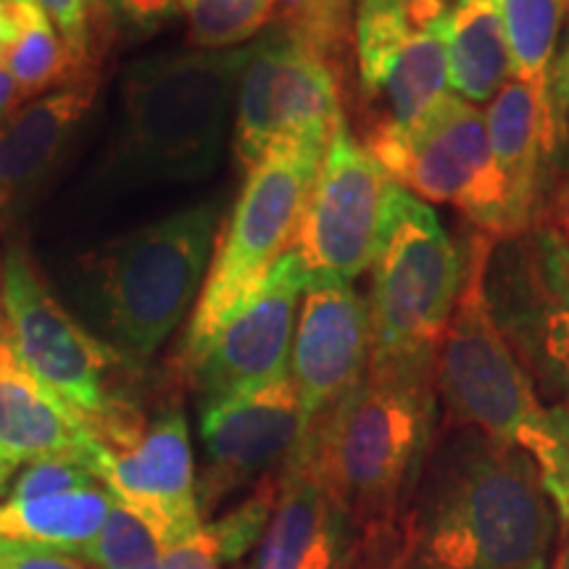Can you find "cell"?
I'll use <instances>...</instances> for the list:
<instances>
[{"label":"cell","mask_w":569,"mask_h":569,"mask_svg":"<svg viewBox=\"0 0 569 569\" xmlns=\"http://www.w3.org/2000/svg\"><path fill=\"white\" fill-rule=\"evenodd\" d=\"M561 515L528 453L472 427L432 440L388 569H549Z\"/></svg>","instance_id":"obj_1"},{"label":"cell","mask_w":569,"mask_h":569,"mask_svg":"<svg viewBox=\"0 0 569 569\" xmlns=\"http://www.w3.org/2000/svg\"><path fill=\"white\" fill-rule=\"evenodd\" d=\"M436 353L369 356L351 393L303 432L356 538L353 569H388L436 440Z\"/></svg>","instance_id":"obj_2"},{"label":"cell","mask_w":569,"mask_h":569,"mask_svg":"<svg viewBox=\"0 0 569 569\" xmlns=\"http://www.w3.org/2000/svg\"><path fill=\"white\" fill-rule=\"evenodd\" d=\"M493 246V238L475 232L465 248V280L436 353L438 401L446 427H472L528 453L567 525L569 411L540 401L536 382L490 315L486 272Z\"/></svg>","instance_id":"obj_3"},{"label":"cell","mask_w":569,"mask_h":569,"mask_svg":"<svg viewBox=\"0 0 569 569\" xmlns=\"http://www.w3.org/2000/svg\"><path fill=\"white\" fill-rule=\"evenodd\" d=\"M251 46L174 51L127 67L119 124L103 177L109 182H196L217 169Z\"/></svg>","instance_id":"obj_4"},{"label":"cell","mask_w":569,"mask_h":569,"mask_svg":"<svg viewBox=\"0 0 569 569\" xmlns=\"http://www.w3.org/2000/svg\"><path fill=\"white\" fill-rule=\"evenodd\" d=\"M219 217V201H203L119 234L84 259L80 293L111 348L148 359L182 325L209 269Z\"/></svg>","instance_id":"obj_5"},{"label":"cell","mask_w":569,"mask_h":569,"mask_svg":"<svg viewBox=\"0 0 569 569\" xmlns=\"http://www.w3.org/2000/svg\"><path fill=\"white\" fill-rule=\"evenodd\" d=\"M325 151L327 148L315 146H280L248 169L230 219L217 232L180 359L198 351L293 248Z\"/></svg>","instance_id":"obj_6"},{"label":"cell","mask_w":569,"mask_h":569,"mask_svg":"<svg viewBox=\"0 0 569 569\" xmlns=\"http://www.w3.org/2000/svg\"><path fill=\"white\" fill-rule=\"evenodd\" d=\"M467 251L448 238L436 211L393 188L386 232L372 264V353L438 351L465 280Z\"/></svg>","instance_id":"obj_7"},{"label":"cell","mask_w":569,"mask_h":569,"mask_svg":"<svg viewBox=\"0 0 569 569\" xmlns=\"http://www.w3.org/2000/svg\"><path fill=\"white\" fill-rule=\"evenodd\" d=\"M338 56L280 21L253 40L234 96L232 132L234 159L246 172L272 148H327L343 113Z\"/></svg>","instance_id":"obj_8"},{"label":"cell","mask_w":569,"mask_h":569,"mask_svg":"<svg viewBox=\"0 0 569 569\" xmlns=\"http://www.w3.org/2000/svg\"><path fill=\"white\" fill-rule=\"evenodd\" d=\"M361 146L398 188L419 201L451 203L478 232L507 240V203L490 151L488 119L478 106L446 96L411 130L369 127Z\"/></svg>","instance_id":"obj_9"},{"label":"cell","mask_w":569,"mask_h":569,"mask_svg":"<svg viewBox=\"0 0 569 569\" xmlns=\"http://www.w3.org/2000/svg\"><path fill=\"white\" fill-rule=\"evenodd\" d=\"M486 296L536 388L569 411V246L538 217L525 234L493 246Z\"/></svg>","instance_id":"obj_10"},{"label":"cell","mask_w":569,"mask_h":569,"mask_svg":"<svg viewBox=\"0 0 569 569\" xmlns=\"http://www.w3.org/2000/svg\"><path fill=\"white\" fill-rule=\"evenodd\" d=\"M453 0H356V63L369 127L411 130L448 96Z\"/></svg>","instance_id":"obj_11"},{"label":"cell","mask_w":569,"mask_h":569,"mask_svg":"<svg viewBox=\"0 0 569 569\" xmlns=\"http://www.w3.org/2000/svg\"><path fill=\"white\" fill-rule=\"evenodd\" d=\"M393 188L340 113L290 248L306 274L343 282L365 274L380 251Z\"/></svg>","instance_id":"obj_12"},{"label":"cell","mask_w":569,"mask_h":569,"mask_svg":"<svg viewBox=\"0 0 569 569\" xmlns=\"http://www.w3.org/2000/svg\"><path fill=\"white\" fill-rule=\"evenodd\" d=\"M0 309L21 359L63 401L92 422L117 396L109 393L111 369L122 353L77 322L40 282L30 256L9 248L0 261Z\"/></svg>","instance_id":"obj_13"},{"label":"cell","mask_w":569,"mask_h":569,"mask_svg":"<svg viewBox=\"0 0 569 569\" xmlns=\"http://www.w3.org/2000/svg\"><path fill=\"white\" fill-rule=\"evenodd\" d=\"M306 282L309 274L303 264L293 251H288L209 340L180 359L201 407L288 375Z\"/></svg>","instance_id":"obj_14"},{"label":"cell","mask_w":569,"mask_h":569,"mask_svg":"<svg viewBox=\"0 0 569 569\" xmlns=\"http://www.w3.org/2000/svg\"><path fill=\"white\" fill-rule=\"evenodd\" d=\"M303 432L301 403L290 375L201 407V515L209 517L248 482L272 478V469H282Z\"/></svg>","instance_id":"obj_15"},{"label":"cell","mask_w":569,"mask_h":569,"mask_svg":"<svg viewBox=\"0 0 569 569\" xmlns=\"http://www.w3.org/2000/svg\"><path fill=\"white\" fill-rule=\"evenodd\" d=\"M372 353L369 301L351 282L309 277L298 306L288 375L309 430L359 386Z\"/></svg>","instance_id":"obj_16"},{"label":"cell","mask_w":569,"mask_h":569,"mask_svg":"<svg viewBox=\"0 0 569 569\" xmlns=\"http://www.w3.org/2000/svg\"><path fill=\"white\" fill-rule=\"evenodd\" d=\"M92 472L119 503L151 519L172 546L203 528L193 448L180 409H163L132 446L111 451L98 443Z\"/></svg>","instance_id":"obj_17"},{"label":"cell","mask_w":569,"mask_h":569,"mask_svg":"<svg viewBox=\"0 0 569 569\" xmlns=\"http://www.w3.org/2000/svg\"><path fill=\"white\" fill-rule=\"evenodd\" d=\"M351 525L319 478L301 436L277 478L272 515L243 569H353Z\"/></svg>","instance_id":"obj_18"},{"label":"cell","mask_w":569,"mask_h":569,"mask_svg":"<svg viewBox=\"0 0 569 569\" xmlns=\"http://www.w3.org/2000/svg\"><path fill=\"white\" fill-rule=\"evenodd\" d=\"M98 440L88 419L27 367L0 309V459L24 467L46 457H74L92 469Z\"/></svg>","instance_id":"obj_19"},{"label":"cell","mask_w":569,"mask_h":569,"mask_svg":"<svg viewBox=\"0 0 569 569\" xmlns=\"http://www.w3.org/2000/svg\"><path fill=\"white\" fill-rule=\"evenodd\" d=\"M101 74L21 103L0 122V213L19 209L48 182L96 106Z\"/></svg>","instance_id":"obj_20"},{"label":"cell","mask_w":569,"mask_h":569,"mask_svg":"<svg viewBox=\"0 0 569 569\" xmlns=\"http://www.w3.org/2000/svg\"><path fill=\"white\" fill-rule=\"evenodd\" d=\"M486 119L490 151L507 203V240H511L528 232L538 219L543 156L551 153L549 140L536 98L517 80H509L496 92Z\"/></svg>","instance_id":"obj_21"},{"label":"cell","mask_w":569,"mask_h":569,"mask_svg":"<svg viewBox=\"0 0 569 569\" xmlns=\"http://www.w3.org/2000/svg\"><path fill=\"white\" fill-rule=\"evenodd\" d=\"M113 496L106 488L74 493L0 501V540L30 553H67L80 557L101 532Z\"/></svg>","instance_id":"obj_22"},{"label":"cell","mask_w":569,"mask_h":569,"mask_svg":"<svg viewBox=\"0 0 569 569\" xmlns=\"http://www.w3.org/2000/svg\"><path fill=\"white\" fill-rule=\"evenodd\" d=\"M511 53L501 0H453L448 13V82L469 103L493 101L509 82Z\"/></svg>","instance_id":"obj_23"},{"label":"cell","mask_w":569,"mask_h":569,"mask_svg":"<svg viewBox=\"0 0 569 569\" xmlns=\"http://www.w3.org/2000/svg\"><path fill=\"white\" fill-rule=\"evenodd\" d=\"M501 13L507 24L511 77L536 98L549 151L553 153L561 140V122L551 98V69L569 0H501Z\"/></svg>","instance_id":"obj_24"},{"label":"cell","mask_w":569,"mask_h":569,"mask_svg":"<svg viewBox=\"0 0 569 569\" xmlns=\"http://www.w3.org/2000/svg\"><path fill=\"white\" fill-rule=\"evenodd\" d=\"M9 3L11 32L0 42V61L17 82L24 103L98 74L96 69H84L74 59L67 42L56 32L53 21L34 0H9Z\"/></svg>","instance_id":"obj_25"},{"label":"cell","mask_w":569,"mask_h":569,"mask_svg":"<svg viewBox=\"0 0 569 569\" xmlns=\"http://www.w3.org/2000/svg\"><path fill=\"white\" fill-rule=\"evenodd\" d=\"M277 480L267 478L251 498L206 522L196 536L169 546L151 569H224L253 551L272 515Z\"/></svg>","instance_id":"obj_26"},{"label":"cell","mask_w":569,"mask_h":569,"mask_svg":"<svg viewBox=\"0 0 569 569\" xmlns=\"http://www.w3.org/2000/svg\"><path fill=\"white\" fill-rule=\"evenodd\" d=\"M280 0H184L188 42L196 51H232L277 21Z\"/></svg>","instance_id":"obj_27"},{"label":"cell","mask_w":569,"mask_h":569,"mask_svg":"<svg viewBox=\"0 0 569 569\" xmlns=\"http://www.w3.org/2000/svg\"><path fill=\"white\" fill-rule=\"evenodd\" d=\"M169 546L151 519L113 498L101 532L77 559L92 569H151Z\"/></svg>","instance_id":"obj_28"},{"label":"cell","mask_w":569,"mask_h":569,"mask_svg":"<svg viewBox=\"0 0 569 569\" xmlns=\"http://www.w3.org/2000/svg\"><path fill=\"white\" fill-rule=\"evenodd\" d=\"M96 472L74 457H46L34 459L19 469L6 498L11 501H30V498H48L74 490L98 488Z\"/></svg>","instance_id":"obj_29"},{"label":"cell","mask_w":569,"mask_h":569,"mask_svg":"<svg viewBox=\"0 0 569 569\" xmlns=\"http://www.w3.org/2000/svg\"><path fill=\"white\" fill-rule=\"evenodd\" d=\"M84 69H96V19L101 0H34ZM98 71V69H96Z\"/></svg>","instance_id":"obj_30"},{"label":"cell","mask_w":569,"mask_h":569,"mask_svg":"<svg viewBox=\"0 0 569 569\" xmlns=\"http://www.w3.org/2000/svg\"><path fill=\"white\" fill-rule=\"evenodd\" d=\"M109 17L124 30L148 34L174 19L182 11L184 0H101Z\"/></svg>","instance_id":"obj_31"},{"label":"cell","mask_w":569,"mask_h":569,"mask_svg":"<svg viewBox=\"0 0 569 569\" xmlns=\"http://www.w3.org/2000/svg\"><path fill=\"white\" fill-rule=\"evenodd\" d=\"M540 219L569 246V169L557 182V188H553L551 201L546 203V211L540 213Z\"/></svg>","instance_id":"obj_32"},{"label":"cell","mask_w":569,"mask_h":569,"mask_svg":"<svg viewBox=\"0 0 569 569\" xmlns=\"http://www.w3.org/2000/svg\"><path fill=\"white\" fill-rule=\"evenodd\" d=\"M0 569H92L67 553H19L0 559Z\"/></svg>","instance_id":"obj_33"},{"label":"cell","mask_w":569,"mask_h":569,"mask_svg":"<svg viewBox=\"0 0 569 569\" xmlns=\"http://www.w3.org/2000/svg\"><path fill=\"white\" fill-rule=\"evenodd\" d=\"M551 98H553V109L561 117H569V27L565 34V42H561V51L553 59V69H551Z\"/></svg>","instance_id":"obj_34"},{"label":"cell","mask_w":569,"mask_h":569,"mask_svg":"<svg viewBox=\"0 0 569 569\" xmlns=\"http://www.w3.org/2000/svg\"><path fill=\"white\" fill-rule=\"evenodd\" d=\"M21 103H24V98H21L17 82H13L9 69H6L3 61H0V122H3L9 113L17 111Z\"/></svg>","instance_id":"obj_35"},{"label":"cell","mask_w":569,"mask_h":569,"mask_svg":"<svg viewBox=\"0 0 569 569\" xmlns=\"http://www.w3.org/2000/svg\"><path fill=\"white\" fill-rule=\"evenodd\" d=\"M559 546H561V549L557 551V557H553L549 569H569V519H567L565 530H561Z\"/></svg>","instance_id":"obj_36"},{"label":"cell","mask_w":569,"mask_h":569,"mask_svg":"<svg viewBox=\"0 0 569 569\" xmlns=\"http://www.w3.org/2000/svg\"><path fill=\"white\" fill-rule=\"evenodd\" d=\"M13 478H17V467H11L9 461L0 459V496L9 493Z\"/></svg>","instance_id":"obj_37"},{"label":"cell","mask_w":569,"mask_h":569,"mask_svg":"<svg viewBox=\"0 0 569 569\" xmlns=\"http://www.w3.org/2000/svg\"><path fill=\"white\" fill-rule=\"evenodd\" d=\"M11 32V3L9 0H0V42L9 38Z\"/></svg>","instance_id":"obj_38"}]
</instances>
